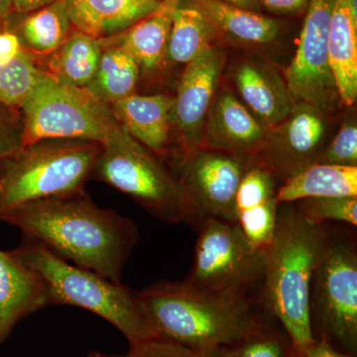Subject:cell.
<instances>
[{
	"mask_svg": "<svg viewBox=\"0 0 357 357\" xmlns=\"http://www.w3.org/2000/svg\"><path fill=\"white\" fill-rule=\"evenodd\" d=\"M86 357H121V356H107V354H102V352L91 351Z\"/></svg>",
	"mask_w": 357,
	"mask_h": 357,
	"instance_id": "cell-40",
	"label": "cell"
},
{
	"mask_svg": "<svg viewBox=\"0 0 357 357\" xmlns=\"http://www.w3.org/2000/svg\"><path fill=\"white\" fill-rule=\"evenodd\" d=\"M174 96L133 95L112 105L115 119L141 144L162 158L170 156Z\"/></svg>",
	"mask_w": 357,
	"mask_h": 357,
	"instance_id": "cell-18",
	"label": "cell"
},
{
	"mask_svg": "<svg viewBox=\"0 0 357 357\" xmlns=\"http://www.w3.org/2000/svg\"><path fill=\"white\" fill-rule=\"evenodd\" d=\"M48 306L49 288L42 275L13 250L0 249V347L20 321Z\"/></svg>",
	"mask_w": 357,
	"mask_h": 357,
	"instance_id": "cell-15",
	"label": "cell"
},
{
	"mask_svg": "<svg viewBox=\"0 0 357 357\" xmlns=\"http://www.w3.org/2000/svg\"><path fill=\"white\" fill-rule=\"evenodd\" d=\"M330 241L323 225L309 222L293 204H279L273 238L263 250L259 306L287 333L294 357L314 342L310 291Z\"/></svg>",
	"mask_w": 357,
	"mask_h": 357,
	"instance_id": "cell-3",
	"label": "cell"
},
{
	"mask_svg": "<svg viewBox=\"0 0 357 357\" xmlns=\"http://www.w3.org/2000/svg\"><path fill=\"white\" fill-rule=\"evenodd\" d=\"M13 13L23 14L49 6L57 0H11Z\"/></svg>",
	"mask_w": 357,
	"mask_h": 357,
	"instance_id": "cell-36",
	"label": "cell"
},
{
	"mask_svg": "<svg viewBox=\"0 0 357 357\" xmlns=\"http://www.w3.org/2000/svg\"><path fill=\"white\" fill-rule=\"evenodd\" d=\"M136 296L159 337L198 354L236 344L273 319L249 294L201 290L183 280L156 282Z\"/></svg>",
	"mask_w": 357,
	"mask_h": 357,
	"instance_id": "cell-2",
	"label": "cell"
},
{
	"mask_svg": "<svg viewBox=\"0 0 357 357\" xmlns=\"http://www.w3.org/2000/svg\"><path fill=\"white\" fill-rule=\"evenodd\" d=\"M218 43L215 30L203 14L180 0L173 11L167 63L187 65Z\"/></svg>",
	"mask_w": 357,
	"mask_h": 357,
	"instance_id": "cell-25",
	"label": "cell"
},
{
	"mask_svg": "<svg viewBox=\"0 0 357 357\" xmlns=\"http://www.w3.org/2000/svg\"><path fill=\"white\" fill-rule=\"evenodd\" d=\"M23 145L64 138L102 143L119 123L112 105L86 88L60 83L48 73L20 107Z\"/></svg>",
	"mask_w": 357,
	"mask_h": 357,
	"instance_id": "cell-7",
	"label": "cell"
},
{
	"mask_svg": "<svg viewBox=\"0 0 357 357\" xmlns=\"http://www.w3.org/2000/svg\"><path fill=\"white\" fill-rule=\"evenodd\" d=\"M335 0H310L301 28L299 43L285 70V83L293 102H304L328 115L340 98L328 64V41Z\"/></svg>",
	"mask_w": 357,
	"mask_h": 357,
	"instance_id": "cell-11",
	"label": "cell"
},
{
	"mask_svg": "<svg viewBox=\"0 0 357 357\" xmlns=\"http://www.w3.org/2000/svg\"><path fill=\"white\" fill-rule=\"evenodd\" d=\"M300 357H354L338 351L330 344L321 340H314L303 349Z\"/></svg>",
	"mask_w": 357,
	"mask_h": 357,
	"instance_id": "cell-35",
	"label": "cell"
},
{
	"mask_svg": "<svg viewBox=\"0 0 357 357\" xmlns=\"http://www.w3.org/2000/svg\"><path fill=\"white\" fill-rule=\"evenodd\" d=\"M11 13H13V1L0 0V23L6 21Z\"/></svg>",
	"mask_w": 357,
	"mask_h": 357,
	"instance_id": "cell-38",
	"label": "cell"
},
{
	"mask_svg": "<svg viewBox=\"0 0 357 357\" xmlns=\"http://www.w3.org/2000/svg\"><path fill=\"white\" fill-rule=\"evenodd\" d=\"M194 259L185 283L201 290L249 294L261 283L264 255L238 223L206 218L199 225Z\"/></svg>",
	"mask_w": 357,
	"mask_h": 357,
	"instance_id": "cell-9",
	"label": "cell"
},
{
	"mask_svg": "<svg viewBox=\"0 0 357 357\" xmlns=\"http://www.w3.org/2000/svg\"><path fill=\"white\" fill-rule=\"evenodd\" d=\"M180 0H162L155 13L126 31L102 40V46L121 47L136 61L141 75H153L167 64L173 11Z\"/></svg>",
	"mask_w": 357,
	"mask_h": 357,
	"instance_id": "cell-19",
	"label": "cell"
},
{
	"mask_svg": "<svg viewBox=\"0 0 357 357\" xmlns=\"http://www.w3.org/2000/svg\"><path fill=\"white\" fill-rule=\"evenodd\" d=\"M203 14L218 42L243 46L268 47L279 43L286 32L280 18L229 6L220 0H184Z\"/></svg>",
	"mask_w": 357,
	"mask_h": 357,
	"instance_id": "cell-16",
	"label": "cell"
},
{
	"mask_svg": "<svg viewBox=\"0 0 357 357\" xmlns=\"http://www.w3.org/2000/svg\"><path fill=\"white\" fill-rule=\"evenodd\" d=\"M328 58L340 102L351 107L357 98V14L349 0H335L333 6Z\"/></svg>",
	"mask_w": 357,
	"mask_h": 357,
	"instance_id": "cell-21",
	"label": "cell"
},
{
	"mask_svg": "<svg viewBox=\"0 0 357 357\" xmlns=\"http://www.w3.org/2000/svg\"><path fill=\"white\" fill-rule=\"evenodd\" d=\"M52 252L77 267L121 283L124 266L140 241L131 218L102 208L83 191L29 202L0 213Z\"/></svg>",
	"mask_w": 357,
	"mask_h": 357,
	"instance_id": "cell-1",
	"label": "cell"
},
{
	"mask_svg": "<svg viewBox=\"0 0 357 357\" xmlns=\"http://www.w3.org/2000/svg\"><path fill=\"white\" fill-rule=\"evenodd\" d=\"M218 349H213V351H208L201 352L199 357H218Z\"/></svg>",
	"mask_w": 357,
	"mask_h": 357,
	"instance_id": "cell-39",
	"label": "cell"
},
{
	"mask_svg": "<svg viewBox=\"0 0 357 357\" xmlns=\"http://www.w3.org/2000/svg\"><path fill=\"white\" fill-rule=\"evenodd\" d=\"M13 252L42 275L48 285L50 305L93 312L115 326L129 344L159 337L143 312L135 291L128 286L70 264L29 237L24 236Z\"/></svg>",
	"mask_w": 357,
	"mask_h": 357,
	"instance_id": "cell-4",
	"label": "cell"
},
{
	"mask_svg": "<svg viewBox=\"0 0 357 357\" xmlns=\"http://www.w3.org/2000/svg\"><path fill=\"white\" fill-rule=\"evenodd\" d=\"M141 76L139 66L121 47H103L95 77L86 86L102 102L112 105L135 93Z\"/></svg>",
	"mask_w": 357,
	"mask_h": 357,
	"instance_id": "cell-26",
	"label": "cell"
},
{
	"mask_svg": "<svg viewBox=\"0 0 357 357\" xmlns=\"http://www.w3.org/2000/svg\"><path fill=\"white\" fill-rule=\"evenodd\" d=\"M45 73L31 54L18 59L0 54V102L20 109Z\"/></svg>",
	"mask_w": 357,
	"mask_h": 357,
	"instance_id": "cell-27",
	"label": "cell"
},
{
	"mask_svg": "<svg viewBox=\"0 0 357 357\" xmlns=\"http://www.w3.org/2000/svg\"><path fill=\"white\" fill-rule=\"evenodd\" d=\"M218 357H294L292 342L282 326L270 321L259 332L220 347Z\"/></svg>",
	"mask_w": 357,
	"mask_h": 357,
	"instance_id": "cell-28",
	"label": "cell"
},
{
	"mask_svg": "<svg viewBox=\"0 0 357 357\" xmlns=\"http://www.w3.org/2000/svg\"><path fill=\"white\" fill-rule=\"evenodd\" d=\"M220 1L229 4V6L246 9V10L263 13L259 0H220Z\"/></svg>",
	"mask_w": 357,
	"mask_h": 357,
	"instance_id": "cell-37",
	"label": "cell"
},
{
	"mask_svg": "<svg viewBox=\"0 0 357 357\" xmlns=\"http://www.w3.org/2000/svg\"><path fill=\"white\" fill-rule=\"evenodd\" d=\"M162 0H67L73 27L96 39L126 31L155 13Z\"/></svg>",
	"mask_w": 357,
	"mask_h": 357,
	"instance_id": "cell-20",
	"label": "cell"
},
{
	"mask_svg": "<svg viewBox=\"0 0 357 357\" xmlns=\"http://www.w3.org/2000/svg\"><path fill=\"white\" fill-rule=\"evenodd\" d=\"M23 146V121L20 109L0 102V162Z\"/></svg>",
	"mask_w": 357,
	"mask_h": 357,
	"instance_id": "cell-32",
	"label": "cell"
},
{
	"mask_svg": "<svg viewBox=\"0 0 357 357\" xmlns=\"http://www.w3.org/2000/svg\"><path fill=\"white\" fill-rule=\"evenodd\" d=\"M91 178L128 195L153 217L198 229L202 220L175 171L117 123L102 142Z\"/></svg>",
	"mask_w": 357,
	"mask_h": 357,
	"instance_id": "cell-5",
	"label": "cell"
},
{
	"mask_svg": "<svg viewBox=\"0 0 357 357\" xmlns=\"http://www.w3.org/2000/svg\"><path fill=\"white\" fill-rule=\"evenodd\" d=\"M268 129L236 96L222 89L211 103L204 123L202 148L255 156L266 141Z\"/></svg>",
	"mask_w": 357,
	"mask_h": 357,
	"instance_id": "cell-14",
	"label": "cell"
},
{
	"mask_svg": "<svg viewBox=\"0 0 357 357\" xmlns=\"http://www.w3.org/2000/svg\"><path fill=\"white\" fill-rule=\"evenodd\" d=\"M6 22L23 48L40 62L57 50L74 29L67 0H57L27 13H11Z\"/></svg>",
	"mask_w": 357,
	"mask_h": 357,
	"instance_id": "cell-22",
	"label": "cell"
},
{
	"mask_svg": "<svg viewBox=\"0 0 357 357\" xmlns=\"http://www.w3.org/2000/svg\"><path fill=\"white\" fill-rule=\"evenodd\" d=\"M102 51V40L74 28L64 43L45 59L44 70L60 83L86 88L95 77Z\"/></svg>",
	"mask_w": 357,
	"mask_h": 357,
	"instance_id": "cell-24",
	"label": "cell"
},
{
	"mask_svg": "<svg viewBox=\"0 0 357 357\" xmlns=\"http://www.w3.org/2000/svg\"><path fill=\"white\" fill-rule=\"evenodd\" d=\"M325 136V115L307 103L294 102L287 117L268 130L255 157L284 181L318 162Z\"/></svg>",
	"mask_w": 357,
	"mask_h": 357,
	"instance_id": "cell-13",
	"label": "cell"
},
{
	"mask_svg": "<svg viewBox=\"0 0 357 357\" xmlns=\"http://www.w3.org/2000/svg\"><path fill=\"white\" fill-rule=\"evenodd\" d=\"M225 65V51L218 44L185 65L171 112L172 131L181 149L178 156L202 148L204 123L217 95Z\"/></svg>",
	"mask_w": 357,
	"mask_h": 357,
	"instance_id": "cell-12",
	"label": "cell"
},
{
	"mask_svg": "<svg viewBox=\"0 0 357 357\" xmlns=\"http://www.w3.org/2000/svg\"><path fill=\"white\" fill-rule=\"evenodd\" d=\"M255 156L199 148L171 160L185 196L199 220L218 218L237 222L236 198L239 184Z\"/></svg>",
	"mask_w": 357,
	"mask_h": 357,
	"instance_id": "cell-10",
	"label": "cell"
},
{
	"mask_svg": "<svg viewBox=\"0 0 357 357\" xmlns=\"http://www.w3.org/2000/svg\"><path fill=\"white\" fill-rule=\"evenodd\" d=\"M234 81L244 105L268 130L283 121L292 109L285 79L267 63L243 61L236 66Z\"/></svg>",
	"mask_w": 357,
	"mask_h": 357,
	"instance_id": "cell-17",
	"label": "cell"
},
{
	"mask_svg": "<svg viewBox=\"0 0 357 357\" xmlns=\"http://www.w3.org/2000/svg\"><path fill=\"white\" fill-rule=\"evenodd\" d=\"M301 215L312 223L342 222L357 225V197L309 198L292 203Z\"/></svg>",
	"mask_w": 357,
	"mask_h": 357,
	"instance_id": "cell-29",
	"label": "cell"
},
{
	"mask_svg": "<svg viewBox=\"0 0 357 357\" xmlns=\"http://www.w3.org/2000/svg\"><path fill=\"white\" fill-rule=\"evenodd\" d=\"M102 143L50 138L34 141L0 162V213L29 202L83 191Z\"/></svg>",
	"mask_w": 357,
	"mask_h": 357,
	"instance_id": "cell-6",
	"label": "cell"
},
{
	"mask_svg": "<svg viewBox=\"0 0 357 357\" xmlns=\"http://www.w3.org/2000/svg\"><path fill=\"white\" fill-rule=\"evenodd\" d=\"M317 163L357 166V126L356 121H345L335 137L324 148Z\"/></svg>",
	"mask_w": 357,
	"mask_h": 357,
	"instance_id": "cell-31",
	"label": "cell"
},
{
	"mask_svg": "<svg viewBox=\"0 0 357 357\" xmlns=\"http://www.w3.org/2000/svg\"><path fill=\"white\" fill-rule=\"evenodd\" d=\"M198 352L168 340L157 337L129 344L128 354L121 357H199Z\"/></svg>",
	"mask_w": 357,
	"mask_h": 357,
	"instance_id": "cell-33",
	"label": "cell"
},
{
	"mask_svg": "<svg viewBox=\"0 0 357 357\" xmlns=\"http://www.w3.org/2000/svg\"><path fill=\"white\" fill-rule=\"evenodd\" d=\"M279 203L276 198L237 213V223L251 245L264 250L276 229Z\"/></svg>",
	"mask_w": 357,
	"mask_h": 357,
	"instance_id": "cell-30",
	"label": "cell"
},
{
	"mask_svg": "<svg viewBox=\"0 0 357 357\" xmlns=\"http://www.w3.org/2000/svg\"><path fill=\"white\" fill-rule=\"evenodd\" d=\"M312 338L357 357V255L331 238L310 291Z\"/></svg>",
	"mask_w": 357,
	"mask_h": 357,
	"instance_id": "cell-8",
	"label": "cell"
},
{
	"mask_svg": "<svg viewBox=\"0 0 357 357\" xmlns=\"http://www.w3.org/2000/svg\"><path fill=\"white\" fill-rule=\"evenodd\" d=\"M262 11H267L271 15L296 16L305 15L310 0H259Z\"/></svg>",
	"mask_w": 357,
	"mask_h": 357,
	"instance_id": "cell-34",
	"label": "cell"
},
{
	"mask_svg": "<svg viewBox=\"0 0 357 357\" xmlns=\"http://www.w3.org/2000/svg\"><path fill=\"white\" fill-rule=\"evenodd\" d=\"M331 197H357V166L314 163L284 180L276 191L279 204Z\"/></svg>",
	"mask_w": 357,
	"mask_h": 357,
	"instance_id": "cell-23",
	"label": "cell"
}]
</instances>
